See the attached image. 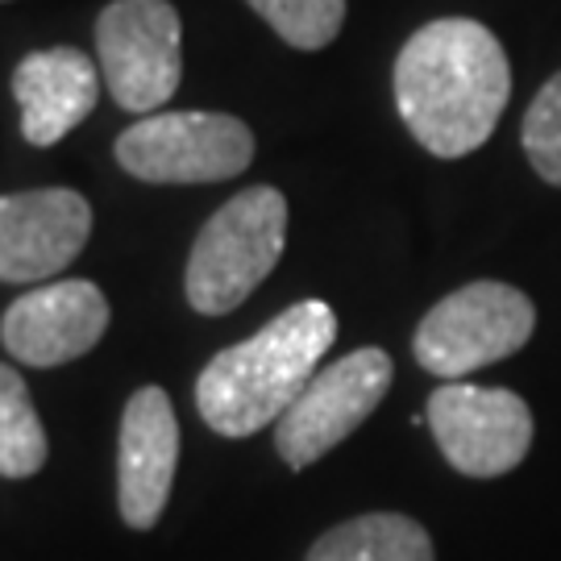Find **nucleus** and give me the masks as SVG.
Here are the masks:
<instances>
[{"label": "nucleus", "mask_w": 561, "mask_h": 561, "mask_svg": "<svg viewBox=\"0 0 561 561\" xmlns=\"http://www.w3.org/2000/svg\"><path fill=\"white\" fill-rule=\"evenodd\" d=\"M507 96V55L474 18L428 21L396 59V108L408 134L437 159L474 154L495 134Z\"/></svg>", "instance_id": "f257e3e1"}, {"label": "nucleus", "mask_w": 561, "mask_h": 561, "mask_svg": "<svg viewBox=\"0 0 561 561\" xmlns=\"http://www.w3.org/2000/svg\"><path fill=\"white\" fill-rule=\"evenodd\" d=\"M337 337V317L324 300H304L279 312L254 337L221 350L196 379V408L221 437H250L300 400L308 379Z\"/></svg>", "instance_id": "f03ea898"}, {"label": "nucleus", "mask_w": 561, "mask_h": 561, "mask_svg": "<svg viewBox=\"0 0 561 561\" xmlns=\"http://www.w3.org/2000/svg\"><path fill=\"white\" fill-rule=\"evenodd\" d=\"M287 245V201L279 187H245L204 221L187 254L183 291L204 317H225L250 300Z\"/></svg>", "instance_id": "7ed1b4c3"}, {"label": "nucleus", "mask_w": 561, "mask_h": 561, "mask_svg": "<svg viewBox=\"0 0 561 561\" xmlns=\"http://www.w3.org/2000/svg\"><path fill=\"white\" fill-rule=\"evenodd\" d=\"M537 329V308L520 287L479 279L445 296L416 329V362L428 375L461 379L491 362L520 354Z\"/></svg>", "instance_id": "20e7f679"}, {"label": "nucleus", "mask_w": 561, "mask_h": 561, "mask_svg": "<svg viewBox=\"0 0 561 561\" xmlns=\"http://www.w3.org/2000/svg\"><path fill=\"white\" fill-rule=\"evenodd\" d=\"M117 162L141 183H221L254 162V134L229 113H150L117 138Z\"/></svg>", "instance_id": "39448f33"}, {"label": "nucleus", "mask_w": 561, "mask_h": 561, "mask_svg": "<svg viewBox=\"0 0 561 561\" xmlns=\"http://www.w3.org/2000/svg\"><path fill=\"white\" fill-rule=\"evenodd\" d=\"M96 55L113 101L154 113L180 92L183 25L171 0H113L96 18Z\"/></svg>", "instance_id": "423d86ee"}, {"label": "nucleus", "mask_w": 561, "mask_h": 561, "mask_svg": "<svg viewBox=\"0 0 561 561\" xmlns=\"http://www.w3.org/2000/svg\"><path fill=\"white\" fill-rule=\"evenodd\" d=\"M396 366L379 345H366L317 370L300 400L275 424V449L291 470H308L358 428L391 391Z\"/></svg>", "instance_id": "0eeeda50"}, {"label": "nucleus", "mask_w": 561, "mask_h": 561, "mask_svg": "<svg viewBox=\"0 0 561 561\" xmlns=\"http://www.w3.org/2000/svg\"><path fill=\"white\" fill-rule=\"evenodd\" d=\"M424 421L442 445L445 461L466 479L512 474L533 449V412L507 387L445 382L428 396Z\"/></svg>", "instance_id": "6e6552de"}, {"label": "nucleus", "mask_w": 561, "mask_h": 561, "mask_svg": "<svg viewBox=\"0 0 561 561\" xmlns=\"http://www.w3.org/2000/svg\"><path fill=\"white\" fill-rule=\"evenodd\" d=\"M108 329V300L96 283L55 279L38 283L9 304L0 321V341L21 366H62L96 350Z\"/></svg>", "instance_id": "1a4fd4ad"}, {"label": "nucleus", "mask_w": 561, "mask_h": 561, "mask_svg": "<svg viewBox=\"0 0 561 561\" xmlns=\"http://www.w3.org/2000/svg\"><path fill=\"white\" fill-rule=\"evenodd\" d=\"M92 208L71 187L0 196V283H42L80 259Z\"/></svg>", "instance_id": "9d476101"}, {"label": "nucleus", "mask_w": 561, "mask_h": 561, "mask_svg": "<svg viewBox=\"0 0 561 561\" xmlns=\"http://www.w3.org/2000/svg\"><path fill=\"white\" fill-rule=\"evenodd\" d=\"M175 466H180V421L171 396L162 387H138L125 403L117 442V507L129 528L146 533L162 520Z\"/></svg>", "instance_id": "9b49d317"}, {"label": "nucleus", "mask_w": 561, "mask_h": 561, "mask_svg": "<svg viewBox=\"0 0 561 561\" xmlns=\"http://www.w3.org/2000/svg\"><path fill=\"white\" fill-rule=\"evenodd\" d=\"M101 71L76 46L30 50L13 71V96L21 104V134L34 146H55L92 108L101 92Z\"/></svg>", "instance_id": "f8f14e48"}, {"label": "nucleus", "mask_w": 561, "mask_h": 561, "mask_svg": "<svg viewBox=\"0 0 561 561\" xmlns=\"http://www.w3.org/2000/svg\"><path fill=\"white\" fill-rule=\"evenodd\" d=\"M304 561H437L421 524L400 512H370L329 528Z\"/></svg>", "instance_id": "ddd939ff"}, {"label": "nucleus", "mask_w": 561, "mask_h": 561, "mask_svg": "<svg viewBox=\"0 0 561 561\" xmlns=\"http://www.w3.org/2000/svg\"><path fill=\"white\" fill-rule=\"evenodd\" d=\"M46 466V428L30 387L0 362V479H30Z\"/></svg>", "instance_id": "4468645a"}, {"label": "nucleus", "mask_w": 561, "mask_h": 561, "mask_svg": "<svg viewBox=\"0 0 561 561\" xmlns=\"http://www.w3.org/2000/svg\"><path fill=\"white\" fill-rule=\"evenodd\" d=\"M287 46L324 50L345 25V0H245Z\"/></svg>", "instance_id": "2eb2a0df"}, {"label": "nucleus", "mask_w": 561, "mask_h": 561, "mask_svg": "<svg viewBox=\"0 0 561 561\" xmlns=\"http://www.w3.org/2000/svg\"><path fill=\"white\" fill-rule=\"evenodd\" d=\"M520 141L537 175L561 187V71L533 96L520 125Z\"/></svg>", "instance_id": "dca6fc26"}]
</instances>
